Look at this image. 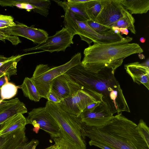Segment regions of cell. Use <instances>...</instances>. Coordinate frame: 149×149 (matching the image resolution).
Here are the masks:
<instances>
[{"label":"cell","instance_id":"2e32d148","mask_svg":"<svg viewBox=\"0 0 149 149\" xmlns=\"http://www.w3.org/2000/svg\"><path fill=\"white\" fill-rule=\"evenodd\" d=\"M26 125V118L23 114H17L0 127V137H5L19 129L25 128Z\"/></svg>","mask_w":149,"mask_h":149},{"label":"cell","instance_id":"3957f363","mask_svg":"<svg viewBox=\"0 0 149 149\" xmlns=\"http://www.w3.org/2000/svg\"><path fill=\"white\" fill-rule=\"evenodd\" d=\"M132 39L127 36L116 42L90 45L84 50L81 64L86 70L94 73H98L106 68L114 72L125 58L143 52L138 44L129 43Z\"/></svg>","mask_w":149,"mask_h":149},{"label":"cell","instance_id":"4316f807","mask_svg":"<svg viewBox=\"0 0 149 149\" xmlns=\"http://www.w3.org/2000/svg\"><path fill=\"white\" fill-rule=\"evenodd\" d=\"M86 22L93 29L100 34H105L111 29V27L103 25L91 19L88 20Z\"/></svg>","mask_w":149,"mask_h":149},{"label":"cell","instance_id":"74e56055","mask_svg":"<svg viewBox=\"0 0 149 149\" xmlns=\"http://www.w3.org/2000/svg\"><path fill=\"white\" fill-rule=\"evenodd\" d=\"M6 141V136L0 137V149L2 147Z\"/></svg>","mask_w":149,"mask_h":149},{"label":"cell","instance_id":"60d3db41","mask_svg":"<svg viewBox=\"0 0 149 149\" xmlns=\"http://www.w3.org/2000/svg\"><path fill=\"white\" fill-rule=\"evenodd\" d=\"M58 146L55 143V144L52 145L49 147H48L44 149H57Z\"/></svg>","mask_w":149,"mask_h":149},{"label":"cell","instance_id":"7bdbcfd3","mask_svg":"<svg viewBox=\"0 0 149 149\" xmlns=\"http://www.w3.org/2000/svg\"><path fill=\"white\" fill-rule=\"evenodd\" d=\"M146 39L143 37H141L139 40L141 42L144 43L146 41Z\"/></svg>","mask_w":149,"mask_h":149},{"label":"cell","instance_id":"ac0fdd59","mask_svg":"<svg viewBox=\"0 0 149 149\" xmlns=\"http://www.w3.org/2000/svg\"><path fill=\"white\" fill-rule=\"evenodd\" d=\"M120 3L131 15L146 13L149 10V0H120Z\"/></svg>","mask_w":149,"mask_h":149},{"label":"cell","instance_id":"d6a6232c","mask_svg":"<svg viewBox=\"0 0 149 149\" xmlns=\"http://www.w3.org/2000/svg\"><path fill=\"white\" fill-rule=\"evenodd\" d=\"M11 75L9 74H4L0 77V90L2 87L10 80Z\"/></svg>","mask_w":149,"mask_h":149},{"label":"cell","instance_id":"277c9868","mask_svg":"<svg viewBox=\"0 0 149 149\" xmlns=\"http://www.w3.org/2000/svg\"><path fill=\"white\" fill-rule=\"evenodd\" d=\"M55 120L60 130V136L54 140L70 149H86L85 137L80 116L77 117L63 110L58 103L47 101L45 107Z\"/></svg>","mask_w":149,"mask_h":149},{"label":"cell","instance_id":"e0dca14e","mask_svg":"<svg viewBox=\"0 0 149 149\" xmlns=\"http://www.w3.org/2000/svg\"><path fill=\"white\" fill-rule=\"evenodd\" d=\"M25 129L26 127L20 129L6 136L5 143L0 149H16L26 142Z\"/></svg>","mask_w":149,"mask_h":149},{"label":"cell","instance_id":"f35d334b","mask_svg":"<svg viewBox=\"0 0 149 149\" xmlns=\"http://www.w3.org/2000/svg\"><path fill=\"white\" fill-rule=\"evenodd\" d=\"M111 28L115 33L117 34L120 33L119 31V28L118 27L115 26H113L111 27Z\"/></svg>","mask_w":149,"mask_h":149},{"label":"cell","instance_id":"8fae6325","mask_svg":"<svg viewBox=\"0 0 149 149\" xmlns=\"http://www.w3.org/2000/svg\"><path fill=\"white\" fill-rule=\"evenodd\" d=\"M16 23L15 26L0 30L6 35L26 38L38 45L45 42L48 37L47 32L43 29L29 27L19 22Z\"/></svg>","mask_w":149,"mask_h":149},{"label":"cell","instance_id":"d4e9b609","mask_svg":"<svg viewBox=\"0 0 149 149\" xmlns=\"http://www.w3.org/2000/svg\"><path fill=\"white\" fill-rule=\"evenodd\" d=\"M20 86H17L14 84L8 82L4 85L0 90L1 98L2 100L12 98L17 93Z\"/></svg>","mask_w":149,"mask_h":149},{"label":"cell","instance_id":"52a82bcc","mask_svg":"<svg viewBox=\"0 0 149 149\" xmlns=\"http://www.w3.org/2000/svg\"><path fill=\"white\" fill-rule=\"evenodd\" d=\"M26 124L34 127L33 131L36 132L40 128L47 132L52 138L60 136V128L52 116L45 110V107L34 108L28 113L26 118Z\"/></svg>","mask_w":149,"mask_h":149},{"label":"cell","instance_id":"7402d4cb","mask_svg":"<svg viewBox=\"0 0 149 149\" xmlns=\"http://www.w3.org/2000/svg\"><path fill=\"white\" fill-rule=\"evenodd\" d=\"M32 54H33V52L19 54L17 58L4 64L0 68V77L5 74L10 75L11 76L16 74L17 63L23 56Z\"/></svg>","mask_w":149,"mask_h":149},{"label":"cell","instance_id":"f6af8a7d","mask_svg":"<svg viewBox=\"0 0 149 149\" xmlns=\"http://www.w3.org/2000/svg\"><path fill=\"white\" fill-rule=\"evenodd\" d=\"M60 149L58 147V149Z\"/></svg>","mask_w":149,"mask_h":149},{"label":"cell","instance_id":"5bb4252c","mask_svg":"<svg viewBox=\"0 0 149 149\" xmlns=\"http://www.w3.org/2000/svg\"><path fill=\"white\" fill-rule=\"evenodd\" d=\"M27 112L25 104L16 97L8 100H2L0 103V127L15 115Z\"/></svg>","mask_w":149,"mask_h":149},{"label":"cell","instance_id":"ee69618b","mask_svg":"<svg viewBox=\"0 0 149 149\" xmlns=\"http://www.w3.org/2000/svg\"><path fill=\"white\" fill-rule=\"evenodd\" d=\"M2 100H1V98L0 97V103L1 102V101Z\"/></svg>","mask_w":149,"mask_h":149},{"label":"cell","instance_id":"8d00e7d4","mask_svg":"<svg viewBox=\"0 0 149 149\" xmlns=\"http://www.w3.org/2000/svg\"><path fill=\"white\" fill-rule=\"evenodd\" d=\"M119 31L120 33H121V35L123 34L127 35L129 33L128 30L126 28H119Z\"/></svg>","mask_w":149,"mask_h":149},{"label":"cell","instance_id":"836d02e7","mask_svg":"<svg viewBox=\"0 0 149 149\" xmlns=\"http://www.w3.org/2000/svg\"><path fill=\"white\" fill-rule=\"evenodd\" d=\"M90 0H68L67 1L71 3L77 4H84Z\"/></svg>","mask_w":149,"mask_h":149},{"label":"cell","instance_id":"484cf974","mask_svg":"<svg viewBox=\"0 0 149 149\" xmlns=\"http://www.w3.org/2000/svg\"><path fill=\"white\" fill-rule=\"evenodd\" d=\"M136 129L149 146V128L142 119L140 120Z\"/></svg>","mask_w":149,"mask_h":149},{"label":"cell","instance_id":"9c48e42d","mask_svg":"<svg viewBox=\"0 0 149 149\" xmlns=\"http://www.w3.org/2000/svg\"><path fill=\"white\" fill-rule=\"evenodd\" d=\"M113 115L105 103L101 101L91 110L83 111L80 117L86 126L98 127L107 123L113 118Z\"/></svg>","mask_w":149,"mask_h":149},{"label":"cell","instance_id":"cb8c5ba5","mask_svg":"<svg viewBox=\"0 0 149 149\" xmlns=\"http://www.w3.org/2000/svg\"><path fill=\"white\" fill-rule=\"evenodd\" d=\"M25 2L29 3L33 6L34 12L47 17L49 13V10L51 4L50 0H24Z\"/></svg>","mask_w":149,"mask_h":149},{"label":"cell","instance_id":"7c38bea8","mask_svg":"<svg viewBox=\"0 0 149 149\" xmlns=\"http://www.w3.org/2000/svg\"><path fill=\"white\" fill-rule=\"evenodd\" d=\"M76 19L70 30L71 33L74 36L76 35H79L81 40L85 41L89 45L93 42L94 44H106L108 43L110 37L109 33L99 34L89 26L86 21Z\"/></svg>","mask_w":149,"mask_h":149},{"label":"cell","instance_id":"ab89813d","mask_svg":"<svg viewBox=\"0 0 149 149\" xmlns=\"http://www.w3.org/2000/svg\"><path fill=\"white\" fill-rule=\"evenodd\" d=\"M10 57H6L3 55H0V62L9 59Z\"/></svg>","mask_w":149,"mask_h":149},{"label":"cell","instance_id":"d590c367","mask_svg":"<svg viewBox=\"0 0 149 149\" xmlns=\"http://www.w3.org/2000/svg\"><path fill=\"white\" fill-rule=\"evenodd\" d=\"M18 56V55H15V56H10V58L9 59H8V60H7L6 61H3L0 62V68L4 64L7 63V62L9 61H10L12 60V59H13L17 58Z\"/></svg>","mask_w":149,"mask_h":149},{"label":"cell","instance_id":"83f0119b","mask_svg":"<svg viewBox=\"0 0 149 149\" xmlns=\"http://www.w3.org/2000/svg\"><path fill=\"white\" fill-rule=\"evenodd\" d=\"M5 40H9L13 45H15L21 42V41L18 36L0 33V41H2L5 42Z\"/></svg>","mask_w":149,"mask_h":149},{"label":"cell","instance_id":"d6986e66","mask_svg":"<svg viewBox=\"0 0 149 149\" xmlns=\"http://www.w3.org/2000/svg\"><path fill=\"white\" fill-rule=\"evenodd\" d=\"M54 1L62 7L64 10H68L72 12L78 19L85 21L90 19L85 11L84 6V3H72L67 1H63L59 0H54Z\"/></svg>","mask_w":149,"mask_h":149},{"label":"cell","instance_id":"8992f818","mask_svg":"<svg viewBox=\"0 0 149 149\" xmlns=\"http://www.w3.org/2000/svg\"><path fill=\"white\" fill-rule=\"evenodd\" d=\"M100 101H102L101 95L94 91L88 92L81 89L72 96L61 100L58 104L65 112L79 117L88 105Z\"/></svg>","mask_w":149,"mask_h":149},{"label":"cell","instance_id":"4dcf8cb0","mask_svg":"<svg viewBox=\"0 0 149 149\" xmlns=\"http://www.w3.org/2000/svg\"><path fill=\"white\" fill-rule=\"evenodd\" d=\"M46 99L48 101L56 103H59L61 101L56 94L51 91L48 94Z\"/></svg>","mask_w":149,"mask_h":149},{"label":"cell","instance_id":"f546056e","mask_svg":"<svg viewBox=\"0 0 149 149\" xmlns=\"http://www.w3.org/2000/svg\"><path fill=\"white\" fill-rule=\"evenodd\" d=\"M39 143L37 139H32L20 145L16 149H36Z\"/></svg>","mask_w":149,"mask_h":149},{"label":"cell","instance_id":"30bf717a","mask_svg":"<svg viewBox=\"0 0 149 149\" xmlns=\"http://www.w3.org/2000/svg\"><path fill=\"white\" fill-rule=\"evenodd\" d=\"M101 10L95 21L111 28L123 16L125 9L120 0H101Z\"/></svg>","mask_w":149,"mask_h":149},{"label":"cell","instance_id":"44dd1931","mask_svg":"<svg viewBox=\"0 0 149 149\" xmlns=\"http://www.w3.org/2000/svg\"><path fill=\"white\" fill-rule=\"evenodd\" d=\"M135 21V19L132 15L125 9L123 16L116 22L112 27L126 28L129 30L132 33L135 34L136 31L134 24Z\"/></svg>","mask_w":149,"mask_h":149},{"label":"cell","instance_id":"603a6c76","mask_svg":"<svg viewBox=\"0 0 149 149\" xmlns=\"http://www.w3.org/2000/svg\"><path fill=\"white\" fill-rule=\"evenodd\" d=\"M84 6L90 19L95 21L101 9V0H90L84 3Z\"/></svg>","mask_w":149,"mask_h":149},{"label":"cell","instance_id":"1f68e13d","mask_svg":"<svg viewBox=\"0 0 149 149\" xmlns=\"http://www.w3.org/2000/svg\"><path fill=\"white\" fill-rule=\"evenodd\" d=\"M88 143L90 146H95L102 149H112L106 145L95 141L90 140Z\"/></svg>","mask_w":149,"mask_h":149},{"label":"cell","instance_id":"5b68a950","mask_svg":"<svg viewBox=\"0 0 149 149\" xmlns=\"http://www.w3.org/2000/svg\"><path fill=\"white\" fill-rule=\"evenodd\" d=\"M81 55L78 52L66 63L60 66L51 68L47 64H40L36 67L31 78L34 82L41 98L46 99L50 89L52 81L60 75L79 64Z\"/></svg>","mask_w":149,"mask_h":149},{"label":"cell","instance_id":"9a60e30c","mask_svg":"<svg viewBox=\"0 0 149 149\" xmlns=\"http://www.w3.org/2000/svg\"><path fill=\"white\" fill-rule=\"evenodd\" d=\"M124 67L134 83L142 84L149 90V66L136 62L125 65Z\"/></svg>","mask_w":149,"mask_h":149},{"label":"cell","instance_id":"f1b7e54d","mask_svg":"<svg viewBox=\"0 0 149 149\" xmlns=\"http://www.w3.org/2000/svg\"><path fill=\"white\" fill-rule=\"evenodd\" d=\"M0 23L5 24L8 27H12L16 25V23L14 21V18L12 16L0 14Z\"/></svg>","mask_w":149,"mask_h":149},{"label":"cell","instance_id":"ffe728a7","mask_svg":"<svg viewBox=\"0 0 149 149\" xmlns=\"http://www.w3.org/2000/svg\"><path fill=\"white\" fill-rule=\"evenodd\" d=\"M20 87L25 96L35 102L39 101L41 97L31 78L26 77Z\"/></svg>","mask_w":149,"mask_h":149},{"label":"cell","instance_id":"b9f144b4","mask_svg":"<svg viewBox=\"0 0 149 149\" xmlns=\"http://www.w3.org/2000/svg\"><path fill=\"white\" fill-rule=\"evenodd\" d=\"M8 27V26L5 24L0 23V29H3Z\"/></svg>","mask_w":149,"mask_h":149},{"label":"cell","instance_id":"e575fe53","mask_svg":"<svg viewBox=\"0 0 149 149\" xmlns=\"http://www.w3.org/2000/svg\"><path fill=\"white\" fill-rule=\"evenodd\" d=\"M54 141L55 143L57 145L58 147L60 149H70L63 144L57 141Z\"/></svg>","mask_w":149,"mask_h":149},{"label":"cell","instance_id":"7a4b0ae2","mask_svg":"<svg viewBox=\"0 0 149 149\" xmlns=\"http://www.w3.org/2000/svg\"><path fill=\"white\" fill-rule=\"evenodd\" d=\"M137 125L121 113L113 116L107 123L100 127H88L82 123L85 137L112 149H149L137 131Z\"/></svg>","mask_w":149,"mask_h":149},{"label":"cell","instance_id":"4fadbf2b","mask_svg":"<svg viewBox=\"0 0 149 149\" xmlns=\"http://www.w3.org/2000/svg\"><path fill=\"white\" fill-rule=\"evenodd\" d=\"M82 88L65 73L57 77L51 82L50 91L62 100L73 96Z\"/></svg>","mask_w":149,"mask_h":149},{"label":"cell","instance_id":"6da1fadb","mask_svg":"<svg viewBox=\"0 0 149 149\" xmlns=\"http://www.w3.org/2000/svg\"><path fill=\"white\" fill-rule=\"evenodd\" d=\"M81 62L68 70L65 73L82 90L93 91L102 96V101L113 114L123 111L130 112L127 103L114 72L105 68L98 73L86 70Z\"/></svg>","mask_w":149,"mask_h":149},{"label":"cell","instance_id":"ba28073f","mask_svg":"<svg viewBox=\"0 0 149 149\" xmlns=\"http://www.w3.org/2000/svg\"><path fill=\"white\" fill-rule=\"evenodd\" d=\"M74 36L67 29L63 27L53 36L49 37L44 42L36 46L23 50L24 52L42 50L50 53L64 52L66 49L73 43Z\"/></svg>","mask_w":149,"mask_h":149}]
</instances>
